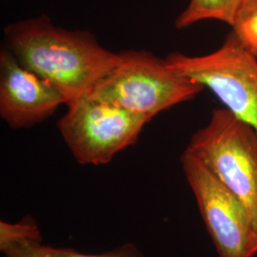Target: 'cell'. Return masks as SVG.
Segmentation results:
<instances>
[{"label":"cell","mask_w":257,"mask_h":257,"mask_svg":"<svg viewBox=\"0 0 257 257\" xmlns=\"http://www.w3.org/2000/svg\"><path fill=\"white\" fill-rule=\"evenodd\" d=\"M180 161L218 257L255 256L257 234L243 204L186 150Z\"/></svg>","instance_id":"6"},{"label":"cell","mask_w":257,"mask_h":257,"mask_svg":"<svg viewBox=\"0 0 257 257\" xmlns=\"http://www.w3.org/2000/svg\"><path fill=\"white\" fill-rule=\"evenodd\" d=\"M57 122L66 145L81 165L110 163L118 153L137 143L151 118L113 104L82 97L67 106Z\"/></svg>","instance_id":"4"},{"label":"cell","mask_w":257,"mask_h":257,"mask_svg":"<svg viewBox=\"0 0 257 257\" xmlns=\"http://www.w3.org/2000/svg\"><path fill=\"white\" fill-rule=\"evenodd\" d=\"M230 27L243 46L257 59V0H242Z\"/></svg>","instance_id":"10"},{"label":"cell","mask_w":257,"mask_h":257,"mask_svg":"<svg viewBox=\"0 0 257 257\" xmlns=\"http://www.w3.org/2000/svg\"><path fill=\"white\" fill-rule=\"evenodd\" d=\"M116 68L88 95L153 119L175 105L193 100L205 89L147 51L121 52Z\"/></svg>","instance_id":"2"},{"label":"cell","mask_w":257,"mask_h":257,"mask_svg":"<svg viewBox=\"0 0 257 257\" xmlns=\"http://www.w3.org/2000/svg\"><path fill=\"white\" fill-rule=\"evenodd\" d=\"M186 151L238 198L257 234L255 131L226 108L215 109L208 124L193 134Z\"/></svg>","instance_id":"3"},{"label":"cell","mask_w":257,"mask_h":257,"mask_svg":"<svg viewBox=\"0 0 257 257\" xmlns=\"http://www.w3.org/2000/svg\"><path fill=\"white\" fill-rule=\"evenodd\" d=\"M62 104L55 87L24 67L7 47L0 51V116L12 128H29Z\"/></svg>","instance_id":"7"},{"label":"cell","mask_w":257,"mask_h":257,"mask_svg":"<svg viewBox=\"0 0 257 257\" xmlns=\"http://www.w3.org/2000/svg\"><path fill=\"white\" fill-rule=\"evenodd\" d=\"M242 0H190L175 19V27L185 29L204 20H217L231 26Z\"/></svg>","instance_id":"9"},{"label":"cell","mask_w":257,"mask_h":257,"mask_svg":"<svg viewBox=\"0 0 257 257\" xmlns=\"http://www.w3.org/2000/svg\"><path fill=\"white\" fill-rule=\"evenodd\" d=\"M3 254L5 257H144L142 250L133 242L101 253H84L74 248L48 246L42 241H26L8 248Z\"/></svg>","instance_id":"8"},{"label":"cell","mask_w":257,"mask_h":257,"mask_svg":"<svg viewBox=\"0 0 257 257\" xmlns=\"http://www.w3.org/2000/svg\"><path fill=\"white\" fill-rule=\"evenodd\" d=\"M166 60L178 73L210 89L257 135V59L232 32L209 55L172 53Z\"/></svg>","instance_id":"5"},{"label":"cell","mask_w":257,"mask_h":257,"mask_svg":"<svg viewBox=\"0 0 257 257\" xmlns=\"http://www.w3.org/2000/svg\"><path fill=\"white\" fill-rule=\"evenodd\" d=\"M42 234L36 220L26 216L18 223L0 221V251L26 241H42Z\"/></svg>","instance_id":"11"},{"label":"cell","mask_w":257,"mask_h":257,"mask_svg":"<svg viewBox=\"0 0 257 257\" xmlns=\"http://www.w3.org/2000/svg\"><path fill=\"white\" fill-rule=\"evenodd\" d=\"M4 34L13 55L52 84L66 106L88 96L121 61L92 33L57 26L45 15L9 24Z\"/></svg>","instance_id":"1"}]
</instances>
